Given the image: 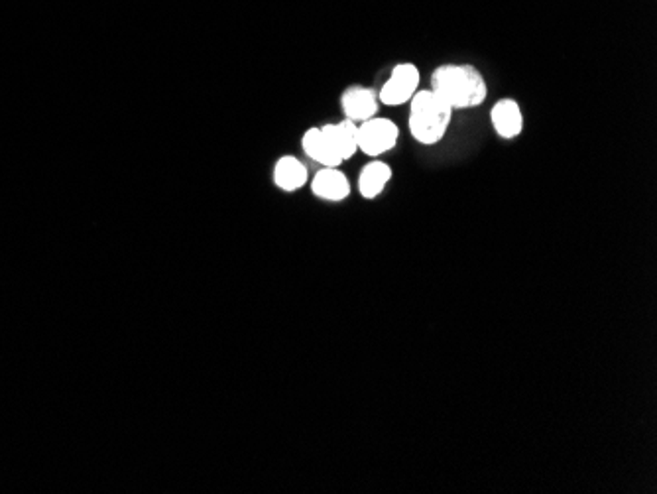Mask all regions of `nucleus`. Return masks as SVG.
<instances>
[{
  "instance_id": "nucleus-1",
  "label": "nucleus",
  "mask_w": 657,
  "mask_h": 494,
  "mask_svg": "<svg viewBox=\"0 0 657 494\" xmlns=\"http://www.w3.org/2000/svg\"><path fill=\"white\" fill-rule=\"evenodd\" d=\"M431 91L437 93L453 111L480 106L488 96L482 73L467 63H447L431 75Z\"/></svg>"
},
{
  "instance_id": "nucleus-2",
  "label": "nucleus",
  "mask_w": 657,
  "mask_h": 494,
  "mask_svg": "<svg viewBox=\"0 0 657 494\" xmlns=\"http://www.w3.org/2000/svg\"><path fill=\"white\" fill-rule=\"evenodd\" d=\"M453 113L437 93L431 89L417 91L409 101V133L419 144L433 146L445 138Z\"/></svg>"
},
{
  "instance_id": "nucleus-3",
  "label": "nucleus",
  "mask_w": 657,
  "mask_h": 494,
  "mask_svg": "<svg viewBox=\"0 0 657 494\" xmlns=\"http://www.w3.org/2000/svg\"><path fill=\"white\" fill-rule=\"evenodd\" d=\"M397 136L400 128L390 118H369L359 124V150L370 158L384 156L397 144Z\"/></svg>"
},
{
  "instance_id": "nucleus-4",
  "label": "nucleus",
  "mask_w": 657,
  "mask_h": 494,
  "mask_svg": "<svg viewBox=\"0 0 657 494\" xmlns=\"http://www.w3.org/2000/svg\"><path fill=\"white\" fill-rule=\"evenodd\" d=\"M422 75L414 63H400L390 73V78L382 85L379 101L386 106H400L412 101V96L419 91Z\"/></svg>"
},
{
  "instance_id": "nucleus-5",
  "label": "nucleus",
  "mask_w": 657,
  "mask_h": 494,
  "mask_svg": "<svg viewBox=\"0 0 657 494\" xmlns=\"http://www.w3.org/2000/svg\"><path fill=\"white\" fill-rule=\"evenodd\" d=\"M379 93L366 87H351L349 91L342 93L341 99L344 116L357 124L374 118L376 113H379Z\"/></svg>"
},
{
  "instance_id": "nucleus-6",
  "label": "nucleus",
  "mask_w": 657,
  "mask_h": 494,
  "mask_svg": "<svg viewBox=\"0 0 657 494\" xmlns=\"http://www.w3.org/2000/svg\"><path fill=\"white\" fill-rule=\"evenodd\" d=\"M490 123L494 133L504 141H514L524 133V113L514 99H502L492 106Z\"/></svg>"
},
{
  "instance_id": "nucleus-7",
  "label": "nucleus",
  "mask_w": 657,
  "mask_h": 494,
  "mask_svg": "<svg viewBox=\"0 0 657 494\" xmlns=\"http://www.w3.org/2000/svg\"><path fill=\"white\" fill-rule=\"evenodd\" d=\"M304 152L319 162L323 168H337L342 160L339 158L335 146H333L325 126L309 128L304 134Z\"/></svg>"
},
{
  "instance_id": "nucleus-8",
  "label": "nucleus",
  "mask_w": 657,
  "mask_h": 494,
  "mask_svg": "<svg viewBox=\"0 0 657 494\" xmlns=\"http://www.w3.org/2000/svg\"><path fill=\"white\" fill-rule=\"evenodd\" d=\"M315 196L325 201H342L349 197L351 184L347 176L339 171L337 168H323L315 176L314 184H311Z\"/></svg>"
},
{
  "instance_id": "nucleus-9",
  "label": "nucleus",
  "mask_w": 657,
  "mask_h": 494,
  "mask_svg": "<svg viewBox=\"0 0 657 494\" xmlns=\"http://www.w3.org/2000/svg\"><path fill=\"white\" fill-rule=\"evenodd\" d=\"M392 179V168L380 160H374V162L366 164L360 171L359 178V189L364 199H374L379 197L384 191V188L390 184Z\"/></svg>"
},
{
  "instance_id": "nucleus-10",
  "label": "nucleus",
  "mask_w": 657,
  "mask_h": 494,
  "mask_svg": "<svg viewBox=\"0 0 657 494\" xmlns=\"http://www.w3.org/2000/svg\"><path fill=\"white\" fill-rule=\"evenodd\" d=\"M327 133L333 146H335L339 158L349 160L359 152V124L344 118L339 124H327Z\"/></svg>"
},
{
  "instance_id": "nucleus-11",
  "label": "nucleus",
  "mask_w": 657,
  "mask_h": 494,
  "mask_svg": "<svg viewBox=\"0 0 657 494\" xmlns=\"http://www.w3.org/2000/svg\"><path fill=\"white\" fill-rule=\"evenodd\" d=\"M274 181H276V186L279 189L296 191V189L306 186L307 168L294 156L279 158L276 168H274Z\"/></svg>"
}]
</instances>
